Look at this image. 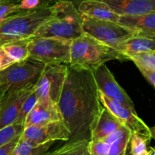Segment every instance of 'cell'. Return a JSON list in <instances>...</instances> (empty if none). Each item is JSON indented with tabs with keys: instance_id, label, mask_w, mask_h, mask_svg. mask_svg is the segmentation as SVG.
<instances>
[{
	"instance_id": "1",
	"label": "cell",
	"mask_w": 155,
	"mask_h": 155,
	"mask_svg": "<svg viewBox=\"0 0 155 155\" xmlns=\"http://www.w3.org/2000/svg\"><path fill=\"white\" fill-rule=\"evenodd\" d=\"M58 104L71 134L67 142L89 141L91 125L103 106L92 71L68 65Z\"/></svg>"
},
{
	"instance_id": "2",
	"label": "cell",
	"mask_w": 155,
	"mask_h": 155,
	"mask_svg": "<svg viewBox=\"0 0 155 155\" xmlns=\"http://www.w3.org/2000/svg\"><path fill=\"white\" fill-rule=\"evenodd\" d=\"M127 61L118 50L111 48L83 33L73 40L69 66L78 69L93 70L108 61Z\"/></svg>"
},
{
	"instance_id": "3",
	"label": "cell",
	"mask_w": 155,
	"mask_h": 155,
	"mask_svg": "<svg viewBox=\"0 0 155 155\" xmlns=\"http://www.w3.org/2000/svg\"><path fill=\"white\" fill-rule=\"evenodd\" d=\"M55 13L39 27L33 37H58L73 40L83 33L82 17L74 3L61 1L52 5Z\"/></svg>"
},
{
	"instance_id": "4",
	"label": "cell",
	"mask_w": 155,
	"mask_h": 155,
	"mask_svg": "<svg viewBox=\"0 0 155 155\" xmlns=\"http://www.w3.org/2000/svg\"><path fill=\"white\" fill-rule=\"evenodd\" d=\"M54 13V6L51 5L21 11L10 15L0 25V46L13 40L33 37L39 27Z\"/></svg>"
},
{
	"instance_id": "5",
	"label": "cell",
	"mask_w": 155,
	"mask_h": 155,
	"mask_svg": "<svg viewBox=\"0 0 155 155\" xmlns=\"http://www.w3.org/2000/svg\"><path fill=\"white\" fill-rule=\"evenodd\" d=\"M71 40L58 37H32L29 43V59L44 65H69Z\"/></svg>"
},
{
	"instance_id": "6",
	"label": "cell",
	"mask_w": 155,
	"mask_h": 155,
	"mask_svg": "<svg viewBox=\"0 0 155 155\" xmlns=\"http://www.w3.org/2000/svg\"><path fill=\"white\" fill-rule=\"evenodd\" d=\"M83 33L117 50L134 33L118 22L89 18L81 15Z\"/></svg>"
},
{
	"instance_id": "7",
	"label": "cell",
	"mask_w": 155,
	"mask_h": 155,
	"mask_svg": "<svg viewBox=\"0 0 155 155\" xmlns=\"http://www.w3.org/2000/svg\"><path fill=\"white\" fill-rule=\"evenodd\" d=\"M45 65L27 59L15 62L0 71V91L5 93L19 89L28 84H36Z\"/></svg>"
},
{
	"instance_id": "8",
	"label": "cell",
	"mask_w": 155,
	"mask_h": 155,
	"mask_svg": "<svg viewBox=\"0 0 155 155\" xmlns=\"http://www.w3.org/2000/svg\"><path fill=\"white\" fill-rule=\"evenodd\" d=\"M98 97L103 106L107 108L132 133L140 134L151 139L154 138V128L147 126L137 115L135 109H131L117 100L106 97L99 91H98Z\"/></svg>"
},
{
	"instance_id": "9",
	"label": "cell",
	"mask_w": 155,
	"mask_h": 155,
	"mask_svg": "<svg viewBox=\"0 0 155 155\" xmlns=\"http://www.w3.org/2000/svg\"><path fill=\"white\" fill-rule=\"evenodd\" d=\"M68 65H45L35 84V92L38 99L47 98L58 103L68 74Z\"/></svg>"
},
{
	"instance_id": "10",
	"label": "cell",
	"mask_w": 155,
	"mask_h": 155,
	"mask_svg": "<svg viewBox=\"0 0 155 155\" xmlns=\"http://www.w3.org/2000/svg\"><path fill=\"white\" fill-rule=\"evenodd\" d=\"M70 135L71 134L64 122L60 120L25 128L21 135V139L33 144H42L55 141H68Z\"/></svg>"
},
{
	"instance_id": "11",
	"label": "cell",
	"mask_w": 155,
	"mask_h": 155,
	"mask_svg": "<svg viewBox=\"0 0 155 155\" xmlns=\"http://www.w3.org/2000/svg\"><path fill=\"white\" fill-rule=\"evenodd\" d=\"M92 72L98 91L109 98L117 100L131 109H135L133 100L115 80L114 74L105 64L92 70Z\"/></svg>"
},
{
	"instance_id": "12",
	"label": "cell",
	"mask_w": 155,
	"mask_h": 155,
	"mask_svg": "<svg viewBox=\"0 0 155 155\" xmlns=\"http://www.w3.org/2000/svg\"><path fill=\"white\" fill-rule=\"evenodd\" d=\"M35 89V84L3 93L0 99V129L15 122L26 97Z\"/></svg>"
},
{
	"instance_id": "13",
	"label": "cell",
	"mask_w": 155,
	"mask_h": 155,
	"mask_svg": "<svg viewBox=\"0 0 155 155\" xmlns=\"http://www.w3.org/2000/svg\"><path fill=\"white\" fill-rule=\"evenodd\" d=\"M60 120H63V119L57 103L50 99H38L24 120V128L41 126Z\"/></svg>"
},
{
	"instance_id": "14",
	"label": "cell",
	"mask_w": 155,
	"mask_h": 155,
	"mask_svg": "<svg viewBox=\"0 0 155 155\" xmlns=\"http://www.w3.org/2000/svg\"><path fill=\"white\" fill-rule=\"evenodd\" d=\"M118 23L131 30L134 35L155 39V12L121 15Z\"/></svg>"
},
{
	"instance_id": "15",
	"label": "cell",
	"mask_w": 155,
	"mask_h": 155,
	"mask_svg": "<svg viewBox=\"0 0 155 155\" xmlns=\"http://www.w3.org/2000/svg\"><path fill=\"white\" fill-rule=\"evenodd\" d=\"M120 15H139L155 12V0H99Z\"/></svg>"
},
{
	"instance_id": "16",
	"label": "cell",
	"mask_w": 155,
	"mask_h": 155,
	"mask_svg": "<svg viewBox=\"0 0 155 155\" xmlns=\"http://www.w3.org/2000/svg\"><path fill=\"white\" fill-rule=\"evenodd\" d=\"M122 126L120 122L107 108L102 106L91 125L89 140L104 139Z\"/></svg>"
},
{
	"instance_id": "17",
	"label": "cell",
	"mask_w": 155,
	"mask_h": 155,
	"mask_svg": "<svg viewBox=\"0 0 155 155\" xmlns=\"http://www.w3.org/2000/svg\"><path fill=\"white\" fill-rule=\"evenodd\" d=\"M77 9L80 15L107 21L118 22L120 15L110 9V8L99 0H85L79 3Z\"/></svg>"
},
{
	"instance_id": "18",
	"label": "cell",
	"mask_w": 155,
	"mask_h": 155,
	"mask_svg": "<svg viewBox=\"0 0 155 155\" xmlns=\"http://www.w3.org/2000/svg\"><path fill=\"white\" fill-rule=\"evenodd\" d=\"M118 51L129 60L130 56L144 52H155V39L148 36L133 35L124 41Z\"/></svg>"
},
{
	"instance_id": "19",
	"label": "cell",
	"mask_w": 155,
	"mask_h": 155,
	"mask_svg": "<svg viewBox=\"0 0 155 155\" xmlns=\"http://www.w3.org/2000/svg\"><path fill=\"white\" fill-rule=\"evenodd\" d=\"M32 37L13 40L2 45L8 56L15 62L29 59V43Z\"/></svg>"
},
{
	"instance_id": "20",
	"label": "cell",
	"mask_w": 155,
	"mask_h": 155,
	"mask_svg": "<svg viewBox=\"0 0 155 155\" xmlns=\"http://www.w3.org/2000/svg\"><path fill=\"white\" fill-rule=\"evenodd\" d=\"M53 142L42 144H33L20 138L12 155H42L48 151Z\"/></svg>"
},
{
	"instance_id": "21",
	"label": "cell",
	"mask_w": 155,
	"mask_h": 155,
	"mask_svg": "<svg viewBox=\"0 0 155 155\" xmlns=\"http://www.w3.org/2000/svg\"><path fill=\"white\" fill-rule=\"evenodd\" d=\"M131 133L127 128H124L120 136L110 144L107 155H125L130 144Z\"/></svg>"
},
{
	"instance_id": "22",
	"label": "cell",
	"mask_w": 155,
	"mask_h": 155,
	"mask_svg": "<svg viewBox=\"0 0 155 155\" xmlns=\"http://www.w3.org/2000/svg\"><path fill=\"white\" fill-rule=\"evenodd\" d=\"M151 138L138 133H131V155H148V143Z\"/></svg>"
},
{
	"instance_id": "23",
	"label": "cell",
	"mask_w": 155,
	"mask_h": 155,
	"mask_svg": "<svg viewBox=\"0 0 155 155\" xmlns=\"http://www.w3.org/2000/svg\"><path fill=\"white\" fill-rule=\"evenodd\" d=\"M129 60L133 61L139 69L155 70V52H144L130 56Z\"/></svg>"
},
{
	"instance_id": "24",
	"label": "cell",
	"mask_w": 155,
	"mask_h": 155,
	"mask_svg": "<svg viewBox=\"0 0 155 155\" xmlns=\"http://www.w3.org/2000/svg\"><path fill=\"white\" fill-rule=\"evenodd\" d=\"M24 125L13 123L0 129V147L20 136L24 130Z\"/></svg>"
},
{
	"instance_id": "25",
	"label": "cell",
	"mask_w": 155,
	"mask_h": 155,
	"mask_svg": "<svg viewBox=\"0 0 155 155\" xmlns=\"http://www.w3.org/2000/svg\"><path fill=\"white\" fill-rule=\"evenodd\" d=\"M89 141H78L67 142L61 147L60 152L58 155H84L87 151Z\"/></svg>"
},
{
	"instance_id": "26",
	"label": "cell",
	"mask_w": 155,
	"mask_h": 155,
	"mask_svg": "<svg viewBox=\"0 0 155 155\" xmlns=\"http://www.w3.org/2000/svg\"><path fill=\"white\" fill-rule=\"evenodd\" d=\"M38 100V97L36 95V92H35V89L26 97L24 101L23 102L22 106H21V109H20L19 113H18V117H17L16 120H15V123H18V124H23L24 125V120H25L26 117H27V114L31 111L33 106L36 103Z\"/></svg>"
},
{
	"instance_id": "27",
	"label": "cell",
	"mask_w": 155,
	"mask_h": 155,
	"mask_svg": "<svg viewBox=\"0 0 155 155\" xmlns=\"http://www.w3.org/2000/svg\"><path fill=\"white\" fill-rule=\"evenodd\" d=\"M109 144L104 140H89L87 144V150L91 155H107Z\"/></svg>"
},
{
	"instance_id": "28",
	"label": "cell",
	"mask_w": 155,
	"mask_h": 155,
	"mask_svg": "<svg viewBox=\"0 0 155 155\" xmlns=\"http://www.w3.org/2000/svg\"><path fill=\"white\" fill-rule=\"evenodd\" d=\"M21 12L18 4H0V25L13 14Z\"/></svg>"
},
{
	"instance_id": "29",
	"label": "cell",
	"mask_w": 155,
	"mask_h": 155,
	"mask_svg": "<svg viewBox=\"0 0 155 155\" xmlns=\"http://www.w3.org/2000/svg\"><path fill=\"white\" fill-rule=\"evenodd\" d=\"M20 138H21V135L14 138L10 142L1 146L0 147V155H12L19 141Z\"/></svg>"
},
{
	"instance_id": "30",
	"label": "cell",
	"mask_w": 155,
	"mask_h": 155,
	"mask_svg": "<svg viewBox=\"0 0 155 155\" xmlns=\"http://www.w3.org/2000/svg\"><path fill=\"white\" fill-rule=\"evenodd\" d=\"M20 11H30L40 7L39 0H21L19 3Z\"/></svg>"
},
{
	"instance_id": "31",
	"label": "cell",
	"mask_w": 155,
	"mask_h": 155,
	"mask_svg": "<svg viewBox=\"0 0 155 155\" xmlns=\"http://www.w3.org/2000/svg\"><path fill=\"white\" fill-rule=\"evenodd\" d=\"M14 63L15 62L8 56L2 46H0V71H3Z\"/></svg>"
},
{
	"instance_id": "32",
	"label": "cell",
	"mask_w": 155,
	"mask_h": 155,
	"mask_svg": "<svg viewBox=\"0 0 155 155\" xmlns=\"http://www.w3.org/2000/svg\"><path fill=\"white\" fill-rule=\"evenodd\" d=\"M142 75L145 78L148 83L154 88L155 87V70L151 69H139Z\"/></svg>"
},
{
	"instance_id": "33",
	"label": "cell",
	"mask_w": 155,
	"mask_h": 155,
	"mask_svg": "<svg viewBox=\"0 0 155 155\" xmlns=\"http://www.w3.org/2000/svg\"><path fill=\"white\" fill-rule=\"evenodd\" d=\"M41 6H51L55 3L61 1H66V0H39Z\"/></svg>"
},
{
	"instance_id": "34",
	"label": "cell",
	"mask_w": 155,
	"mask_h": 155,
	"mask_svg": "<svg viewBox=\"0 0 155 155\" xmlns=\"http://www.w3.org/2000/svg\"><path fill=\"white\" fill-rule=\"evenodd\" d=\"M21 0H0V4H18Z\"/></svg>"
},
{
	"instance_id": "35",
	"label": "cell",
	"mask_w": 155,
	"mask_h": 155,
	"mask_svg": "<svg viewBox=\"0 0 155 155\" xmlns=\"http://www.w3.org/2000/svg\"><path fill=\"white\" fill-rule=\"evenodd\" d=\"M60 150L61 147H59V148L55 149V150H52V151H47L46 153H45L42 155H58L59 152H60Z\"/></svg>"
},
{
	"instance_id": "36",
	"label": "cell",
	"mask_w": 155,
	"mask_h": 155,
	"mask_svg": "<svg viewBox=\"0 0 155 155\" xmlns=\"http://www.w3.org/2000/svg\"><path fill=\"white\" fill-rule=\"evenodd\" d=\"M66 1H70V2H71L74 3V4L76 5V7H77V5H78L79 3L81 2H83V1H85V0H66Z\"/></svg>"
},
{
	"instance_id": "37",
	"label": "cell",
	"mask_w": 155,
	"mask_h": 155,
	"mask_svg": "<svg viewBox=\"0 0 155 155\" xmlns=\"http://www.w3.org/2000/svg\"><path fill=\"white\" fill-rule=\"evenodd\" d=\"M2 94H3V92H2V91H0V99H1V97H2Z\"/></svg>"
},
{
	"instance_id": "38",
	"label": "cell",
	"mask_w": 155,
	"mask_h": 155,
	"mask_svg": "<svg viewBox=\"0 0 155 155\" xmlns=\"http://www.w3.org/2000/svg\"><path fill=\"white\" fill-rule=\"evenodd\" d=\"M84 155H91V154H90V153H89V152H88V150H87V151H86V153H85V154H84Z\"/></svg>"
},
{
	"instance_id": "39",
	"label": "cell",
	"mask_w": 155,
	"mask_h": 155,
	"mask_svg": "<svg viewBox=\"0 0 155 155\" xmlns=\"http://www.w3.org/2000/svg\"><path fill=\"white\" fill-rule=\"evenodd\" d=\"M125 155H129V154H127V153H126V154Z\"/></svg>"
}]
</instances>
